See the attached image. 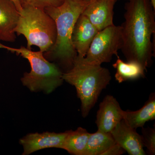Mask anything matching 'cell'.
<instances>
[{
	"label": "cell",
	"mask_w": 155,
	"mask_h": 155,
	"mask_svg": "<svg viewBox=\"0 0 155 155\" xmlns=\"http://www.w3.org/2000/svg\"><path fill=\"white\" fill-rule=\"evenodd\" d=\"M125 4V21L122 27L121 51L127 61L150 67L154 56L152 36L155 33V10L150 0H128Z\"/></svg>",
	"instance_id": "obj_1"
},
{
	"label": "cell",
	"mask_w": 155,
	"mask_h": 155,
	"mask_svg": "<svg viewBox=\"0 0 155 155\" xmlns=\"http://www.w3.org/2000/svg\"><path fill=\"white\" fill-rule=\"evenodd\" d=\"M89 2L83 0H64L61 5L44 9L54 21L57 38L53 47L44 53V55L48 61H53L57 64L61 70L64 69V72L72 68L77 57V53L72 44V31L78 17Z\"/></svg>",
	"instance_id": "obj_2"
},
{
	"label": "cell",
	"mask_w": 155,
	"mask_h": 155,
	"mask_svg": "<svg viewBox=\"0 0 155 155\" xmlns=\"http://www.w3.org/2000/svg\"><path fill=\"white\" fill-rule=\"evenodd\" d=\"M77 56L73 66L63 72L64 81L75 86L81 102L82 116L86 117L97 101L101 92L110 84V73L101 65L87 64Z\"/></svg>",
	"instance_id": "obj_3"
},
{
	"label": "cell",
	"mask_w": 155,
	"mask_h": 155,
	"mask_svg": "<svg viewBox=\"0 0 155 155\" xmlns=\"http://www.w3.org/2000/svg\"><path fill=\"white\" fill-rule=\"evenodd\" d=\"M0 49L15 53L28 60L31 70L25 72L21 80L22 84L31 91H42L48 94L63 83L62 70L57 64L47 60L41 51H33L24 47H9L1 43Z\"/></svg>",
	"instance_id": "obj_4"
},
{
	"label": "cell",
	"mask_w": 155,
	"mask_h": 155,
	"mask_svg": "<svg viewBox=\"0 0 155 155\" xmlns=\"http://www.w3.org/2000/svg\"><path fill=\"white\" fill-rule=\"evenodd\" d=\"M17 35H23L27 40V48L35 46L44 54L55 44L57 29L54 19L44 9L26 7L19 12V17L15 29Z\"/></svg>",
	"instance_id": "obj_5"
},
{
	"label": "cell",
	"mask_w": 155,
	"mask_h": 155,
	"mask_svg": "<svg viewBox=\"0 0 155 155\" xmlns=\"http://www.w3.org/2000/svg\"><path fill=\"white\" fill-rule=\"evenodd\" d=\"M123 45L121 25L108 26L100 31L94 37L83 61L87 64L101 65L110 62L113 56Z\"/></svg>",
	"instance_id": "obj_6"
},
{
	"label": "cell",
	"mask_w": 155,
	"mask_h": 155,
	"mask_svg": "<svg viewBox=\"0 0 155 155\" xmlns=\"http://www.w3.org/2000/svg\"><path fill=\"white\" fill-rule=\"evenodd\" d=\"M67 135V131L60 133L45 132L28 134L19 140L24 150L22 155H29L37 151L48 148L63 149Z\"/></svg>",
	"instance_id": "obj_7"
},
{
	"label": "cell",
	"mask_w": 155,
	"mask_h": 155,
	"mask_svg": "<svg viewBox=\"0 0 155 155\" xmlns=\"http://www.w3.org/2000/svg\"><path fill=\"white\" fill-rule=\"evenodd\" d=\"M118 0H91L82 14L98 31L114 25V9Z\"/></svg>",
	"instance_id": "obj_8"
},
{
	"label": "cell",
	"mask_w": 155,
	"mask_h": 155,
	"mask_svg": "<svg viewBox=\"0 0 155 155\" xmlns=\"http://www.w3.org/2000/svg\"><path fill=\"white\" fill-rule=\"evenodd\" d=\"M123 110L113 96L107 95L100 104L96 121L98 130L110 133L122 121Z\"/></svg>",
	"instance_id": "obj_9"
},
{
	"label": "cell",
	"mask_w": 155,
	"mask_h": 155,
	"mask_svg": "<svg viewBox=\"0 0 155 155\" xmlns=\"http://www.w3.org/2000/svg\"><path fill=\"white\" fill-rule=\"evenodd\" d=\"M116 143L119 145L130 155H144L141 136L135 129L127 125L122 119L111 131Z\"/></svg>",
	"instance_id": "obj_10"
},
{
	"label": "cell",
	"mask_w": 155,
	"mask_h": 155,
	"mask_svg": "<svg viewBox=\"0 0 155 155\" xmlns=\"http://www.w3.org/2000/svg\"><path fill=\"white\" fill-rule=\"evenodd\" d=\"M98 31L85 16L81 14L75 23L72 35V45L78 56L85 57L93 40Z\"/></svg>",
	"instance_id": "obj_11"
},
{
	"label": "cell",
	"mask_w": 155,
	"mask_h": 155,
	"mask_svg": "<svg viewBox=\"0 0 155 155\" xmlns=\"http://www.w3.org/2000/svg\"><path fill=\"white\" fill-rule=\"evenodd\" d=\"M19 12L10 0H0V41L14 42Z\"/></svg>",
	"instance_id": "obj_12"
},
{
	"label": "cell",
	"mask_w": 155,
	"mask_h": 155,
	"mask_svg": "<svg viewBox=\"0 0 155 155\" xmlns=\"http://www.w3.org/2000/svg\"><path fill=\"white\" fill-rule=\"evenodd\" d=\"M122 119L130 127L136 129L143 127L146 122L155 119V95L151 94L144 106L135 111L122 112Z\"/></svg>",
	"instance_id": "obj_13"
},
{
	"label": "cell",
	"mask_w": 155,
	"mask_h": 155,
	"mask_svg": "<svg viewBox=\"0 0 155 155\" xmlns=\"http://www.w3.org/2000/svg\"><path fill=\"white\" fill-rule=\"evenodd\" d=\"M113 66L116 70L115 79L119 83L144 77L145 71H146L138 62L134 61L125 62L119 56H117V61Z\"/></svg>",
	"instance_id": "obj_14"
},
{
	"label": "cell",
	"mask_w": 155,
	"mask_h": 155,
	"mask_svg": "<svg viewBox=\"0 0 155 155\" xmlns=\"http://www.w3.org/2000/svg\"><path fill=\"white\" fill-rule=\"evenodd\" d=\"M90 134L81 127L67 131L63 149L71 154L84 155Z\"/></svg>",
	"instance_id": "obj_15"
},
{
	"label": "cell",
	"mask_w": 155,
	"mask_h": 155,
	"mask_svg": "<svg viewBox=\"0 0 155 155\" xmlns=\"http://www.w3.org/2000/svg\"><path fill=\"white\" fill-rule=\"evenodd\" d=\"M116 143L110 133L97 130L90 134L84 155H103Z\"/></svg>",
	"instance_id": "obj_16"
},
{
	"label": "cell",
	"mask_w": 155,
	"mask_h": 155,
	"mask_svg": "<svg viewBox=\"0 0 155 155\" xmlns=\"http://www.w3.org/2000/svg\"><path fill=\"white\" fill-rule=\"evenodd\" d=\"M64 0H19L22 8L34 7L44 9L48 7H58Z\"/></svg>",
	"instance_id": "obj_17"
},
{
	"label": "cell",
	"mask_w": 155,
	"mask_h": 155,
	"mask_svg": "<svg viewBox=\"0 0 155 155\" xmlns=\"http://www.w3.org/2000/svg\"><path fill=\"white\" fill-rule=\"evenodd\" d=\"M141 137L143 146L150 155L155 153V130L151 128H142Z\"/></svg>",
	"instance_id": "obj_18"
},
{
	"label": "cell",
	"mask_w": 155,
	"mask_h": 155,
	"mask_svg": "<svg viewBox=\"0 0 155 155\" xmlns=\"http://www.w3.org/2000/svg\"><path fill=\"white\" fill-rule=\"evenodd\" d=\"M125 151L123 148L116 143L104 153L103 155H120L123 154Z\"/></svg>",
	"instance_id": "obj_19"
},
{
	"label": "cell",
	"mask_w": 155,
	"mask_h": 155,
	"mask_svg": "<svg viewBox=\"0 0 155 155\" xmlns=\"http://www.w3.org/2000/svg\"><path fill=\"white\" fill-rule=\"evenodd\" d=\"M10 1L14 3V5H15V6H16L17 10H18L19 12H20L22 10V7L21 6L20 2H19V0H10Z\"/></svg>",
	"instance_id": "obj_20"
},
{
	"label": "cell",
	"mask_w": 155,
	"mask_h": 155,
	"mask_svg": "<svg viewBox=\"0 0 155 155\" xmlns=\"http://www.w3.org/2000/svg\"><path fill=\"white\" fill-rule=\"evenodd\" d=\"M153 9L155 10V0H150Z\"/></svg>",
	"instance_id": "obj_21"
},
{
	"label": "cell",
	"mask_w": 155,
	"mask_h": 155,
	"mask_svg": "<svg viewBox=\"0 0 155 155\" xmlns=\"http://www.w3.org/2000/svg\"><path fill=\"white\" fill-rule=\"evenodd\" d=\"M83 1H84V2H90V1H91V0H83ZM126 1H128V0H126Z\"/></svg>",
	"instance_id": "obj_22"
}]
</instances>
